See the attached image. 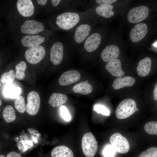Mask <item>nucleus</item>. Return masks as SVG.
<instances>
[{
    "instance_id": "obj_1",
    "label": "nucleus",
    "mask_w": 157,
    "mask_h": 157,
    "mask_svg": "<svg viewBox=\"0 0 157 157\" xmlns=\"http://www.w3.org/2000/svg\"><path fill=\"white\" fill-rule=\"evenodd\" d=\"M83 15L71 10L58 15L56 17V24L60 29L68 31L75 28L82 21Z\"/></svg>"
},
{
    "instance_id": "obj_2",
    "label": "nucleus",
    "mask_w": 157,
    "mask_h": 157,
    "mask_svg": "<svg viewBox=\"0 0 157 157\" xmlns=\"http://www.w3.org/2000/svg\"><path fill=\"white\" fill-rule=\"evenodd\" d=\"M137 108L136 103L133 99H125L118 105L115 111V115L118 119H125L135 113Z\"/></svg>"
},
{
    "instance_id": "obj_3",
    "label": "nucleus",
    "mask_w": 157,
    "mask_h": 157,
    "mask_svg": "<svg viewBox=\"0 0 157 157\" xmlns=\"http://www.w3.org/2000/svg\"><path fill=\"white\" fill-rule=\"evenodd\" d=\"M82 21L75 28L73 35V41L78 44L83 43L92 30L93 26L91 23Z\"/></svg>"
},
{
    "instance_id": "obj_4",
    "label": "nucleus",
    "mask_w": 157,
    "mask_h": 157,
    "mask_svg": "<svg viewBox=\"0 0 157 157\" xmlns=\"http://www.w3.org/2000/svg\"><path fill=\"white\" fill-rule=\"evenodd\" d=\"M81 147L83 152L86 157H93L98 149L97 142L91 132L85 134L82 137Z\"/></svg>"
},
{
    "instance_id": "obj_5",
    "label": "nucleus",
    "mask_w": 157,
    "mask_h": 157,
    "mask_svg": "<svg viewBox=\"0 0 157 157\" xmlns=\"http://www.w3.org/2000/svg\"><path fill=\"white\" fill-rule=\"evenodd\" d=\"M110 142L116 151L119 153L126 154L129 150L128 141L119 133H116L113 134L110 138Z\"/></svg>"
},
{
    "instance_id": "obj_6",
    "label": "nucleus",
    "mask_w": 157,
    "mask_h": 157,
    "mask_svg": "<svg viewBox=\"0 0 157 157\" xmlns=\"http://www.w3.org/2000/svg\"><path fill=\"white\" fill-rule=\"evenodd\" d=\"M45 50L42 46L39 45L28 49L25 53L26 60L29 63L35 64L40 62L44 57Z\"/></svg>"
},
{
    "instance_id": "obj_7",
    "label": "nucleus",
    "mask_w": 157,
    "mask_h": 157,
    "mask_svg": "<svg viewBox=\"0 0 157 157\" xmlns=\"http://www.w3.org/2000/svg\"><path fill=\"white\" fill-rule=\"evenodd\" d=\"M149 14V10L146 6H142L134 8L129 12L127 18L129 22L137 23L145 19Z\"/></svg>"
},
{
    "instance_id": "obj_8",
    "label": "nucleus",
    "mask_w": 157,
    "mask_h": 157,
    "mask_svg": "<svg viewBox=\"0 0 157 157\" xmlns=\"http://www.w3.org/2000/svg\"><path fill=\"white\" fill-rule=\"evenodd\" d=\"M40 104V97L38 93L34 91L29 92L27 97L26 112L31 115H36L39 110Z\"/></svg>"
},
{
    "instance_id": "obj_9",
    "label": "nucleus",
    "mask_w": 157,
    "mask_h": 157,
    "mask_svg": "<svg viewBox=\"0 0 157 157\" xmlns=\"http://www.w3.org/2000/svg\"><path fill=\"white\" fill-rule=\"evenodd\" d=\"M44 27L40 22L34 20L26 21L21 26V31L24 33L36 34L43 31Z\"/></svg>"
},
{
    "instance_id": "obj_10",
    "label": "nucleus",
    "mask_w": 157,
    "mask_h": 157,
    "mask_svg": "<svg viewBox=\"0 0 157 157\" xmlns=\"http://www.w3.org/2000/svg\"><path fill=\"white\" fill-rule=\"evenodd\" d=\"M50 59L52 63L57 65L62 62L63 57L64 47L60 42L54 43L50 49Z\"/></svg>"
},
{
    "instance_id": "obj_11",
    "label": "nucleus",
    "mask_w": 157,
    "mask_h": 157,
    "mask_svg": "<svg viewBox=\"0 0 157 157\" xmlns=\"http://www.w3.org/2000/svg\"><path fill=\"white\" fill-rule=\"evenodd\" d=\"M101 40L100 34L94 31L83 42L84 49L88 52L96 50L100 46Z\"/></svg>"
},
{
    "instance_id": "obj_12",
    "label": "nucleus",
    "mask_w": 157,
    "mask_h": 157,
    "mask_svg": "<svg viewBox=\"0 0 157 157\" xmlns=\"http://www.w3.org/2000/svg\"><path fill=\"white\" fill-rule=\"evenodd\" d=\"M147 31V27L146 24L144 23L137 24L130 32V39L133 42H139L144 38Z\"/></svg>"
},
{
    "instance_id": "obj_13",
    "label": "nucleus",
    "mask_w": 157,
    "mask_h": 157,
    "mask_svg": "<svg viewBox=\"0 0 157 157\" xmlns=\"http://www.w3.org/2000/svg\"><path fill=\"white\" fill-rule=\"evenodd\" d=\"M81 74L76 71L71 70L63 73L58 80L59 83L61 85H67L75 83L80 78Z\"/></svg>"
},
{
    "instance_id": "obj_14",
    "label": "nucleus",
    "mask_w": 157,
    "mask_h": 157,
    "mask_svg": "<svg viewBox=\"0 0 157 157\" xmlns=\"http://www.w3.org/2000/svg\"><path fill=\"white\" fill-rule=\"evenodd\" d=\"M119 54V50L117 46L115 45H108L102 51L101 56L104 62H108L117 59Z\"/></svg>"
},
{
    "instance_id": "obj_15",
    "label": "nucleus",
    "mask_w": 157,
    "mask_h": 157,
    "mask_svg": "<svg viewBox=\"0 0 157 157\" xmlns=\"http://www.w3.org/2000/svg\"><path fill=\"white\" fill-rule=\"evenodd\" d=\"M17 6L19 13L24 17H30L34 13V7L31 0H18Z\"/></svg>"
},
{
    "instance_id": "obj_16",
    "label": "nucleus",
    "mask_w": 157,
    "mask_h": 157,
    "mask_svg": "<svg viewBox=\"0 0 157 157\" xmlns=\"http://www.w3.org/2000/svg\"><path fill=\"white\" fill-rule=\"evenodd\" d=\"M105 68L113 76L121 77L125 74L122 70L121 61L118 59L107 63L105 65Z\"/></svg>"
},
{
    "instance_id": "obj_17",
    "label": "nucleus",
    "mask_w": 157,
    "mask_h": 157,
    "mask_svg": "<svg viewBox=\"0 0 157 157\" xmlns=\"http://www.w3.org/2000/svg\"><path fill=\"white\" fill-rule=\"evenodd\" d=\"M44 40V38L40 35H28L22 38L21 42L24 46L30 48L39 45Z\"/></svg>"
},
{
    "instance_id": "obj_18",
    "label": "nucleus",
    "mask_w": 157,
    "mask_h": 157,
    "mask_svg": "<svg viewBox=\"0 0 157 157\" xmlns=\"http://www.w3.org/2000/svg\"><path fill=\"white\" fill-rule=\"evenodd\" d=\"M113 8V6L111 4H103L98 5L93 8V12L103 17L109 18L114 14Z\"/></svg>"
},
{
    "instance_id": "obj_19",
    "label": "nucleus",
    "mask_w": 157,
    "mask_h": 157,
    "mask_svg": "<svg viewBox=\"0 0 157 157\" xmlns=\"http://www.w3.org/2000/svg\"><path fill=\"white\" fill-rule=\"evenodd\" d=\"M151 65V60L148 57H146L140 60L137 67L138 75L141 77L147 76L150 71Z\"/></svg>"
},
{
    "instance_id": "obj_20",
    "label": "nucleus",
    "mask_w": 157,
    "mask_h": 157,
    "mask_svg": "<svg viewBox=\"0 0 157 157\" xmlns=\"http://www.w3.org/2000/svg\"><path fill=\"white\" fill-rule=\"evenodd\" d=\"M135 79L132 76L117 77L114 81L112 86L114 89H119L125 87L132 86L135 83Z\"/></svg>"
},
{
    "instance_id": "obj_21",
    "label": "nucleus",
    "mask_w": 157,
    "mask_h": 157,
    "mask_svg": "<svg viewBox=\"0 0 157 157\" xmlns=\"http://www.w3.org/2000/svg\"><path fill=\"white\" fill-rule=\"evenodd\" d=\"M52 157H74L72 151L68 147L64 145L57 146L52 150Z\"/></svg>"
},
{
    "instance_id": "obj_22",
    "label": "nucleus",
    "mask_w": 157,
    "mask_h": 157,
    "mask_svg": "<svg viewBox=\"0 0 157 157\" xmlns=\"http://www.w3.org/2000/svg\"><path fill=\"white\" fill-rule=\"evenodd\" d=\"M67 101V96L60 93H53L50 96L48 103L53 107H56L65 104Z\"/></svg>"
},
{
    "instance_id": "obj_23",
    "label": "nucleus",
    "mask_w": 157,
    "mask_h": 157,
    "mask_svg": "<svg viewBox=\"0 0 157 157\" xmlns=\"http://www.w3.org/2000/svg\"><path fill=\"white\" fill-rule=\"evenodd\" d=\"M88 82L87 80L75 85L73 88V91L75 93H80L84 95L90 94L92 91L93 88Z\"/></svg>"
},
{
    "instance_id": "obj_24",
    "label": "nucleus",
    "mask_w": 157,
    "mask_h": 157,
    "mask_svg": "<svg viewBox=\"0 0 157 157\" xmlns=\"http://www.w3.org/2000/svg\"><path fill=\"white\" fill-rule=\"evenodd\" d=\"M3 117L7 123H10L14 121L16 118L15 111L13 108L10 105L6 106L3 111Z\"/></svg>"
},
{
    "instance_id": "obj_25",
    "label": "nucleus",
    "mask_w": 157,
    "mask_h": 157,
    "mask_svg": "<svg viewBox=\"0 0 157 157\" xmlns=\"http://www.w3.org/2000/svg\"><path fill=\"white\" fill-rule=\"evenodd\" d=\"M21 91V88L19 87L9 86L5 88L3 94L6 97L16 98L19 96Z\"/></svg>"
},
{
    "instance_id": "obj_26",
    "label": "nucleus",
    "mask_w": 157,
    "mask_h": 157,
    "mask_svg": "<svg viewBox=\"0 0 157 157\" xmlns=\"http://www.w3.org/2000/svg\"><path fill=\"white\" fill-rule=\"evenodd\" d=\"M26 68V64L24 61H21L16 65L15 77L19 80H23L25 77V72Z\"/></svg>"
},
{
    "instance_id": "obj_27",
    "label": "nucleus",
    "mask_w": 157,
    "mask_h": 157,
    "mask_svg": "<svg viewBox=\"0 0 157 157\" xmlns=\"http://www.w3.org/2000/svg\"><path fill=\"white\" fill-rule=\"evenodd\" d=\"M15 108L19 113H24L26 110V105L25 102L24 97L22 96H19L15 98L14 101Z\"/></svg>"
},
{
    "instance_id": "obj_28",
    "label": "nucleus",
    "mask_w": 157,
    "mask_h": 157,
    "mask_svg": "<svg viewBox=\"0 0 157 157\" xmlns=\"http://www.w3.org/2000/svg\"><path fill=\"white\" fill-rule=\"evenodd\" d=\"M15 77V73L13 69L3 73L0 78V82L2 83L12 82Z\"/></svg>"
},
{
    "instance_id": "obj_29",
    "label": "nucleus",
    "mask_w": 157,
    "mask_h": 157,
    "mask_svg": "<svg viewBox=\"0 0 157 157\" xmlns=\"http://www.w3.org/2000/svg\"><path fill=\"white\" fill-rule=\"evenodd\" d=\"M145 132L150 135H157V122L151 121L146 123L144 126Z\"/></svg>"
},
{
    "instance_id": "obj_30",
    "label": "nucleus",
    "mask_w": 157,
    "mask_h": 157,
    "mask_svg": "<svg viewBox=\"0 0 157 157\" xmlns=\"http://www.w3.org/2000/svg\"><path fill=\"white\" fill-rule=\"evenodd\" d=\"M138 157H157V147L149 148L142 152Z\"/></svg>"
},
{
    "instance_id": "obj_31",
    "label": "nucleus",
    "mask_w": 157,
    "mask_h": 157,
    "mask_svg": "<svg viewBox=\"0 0 157 157\" xmlns=\"http://www.w3.org/2000/svg\"><path fill=\"white\" fill-rule=\"evenodd\" d=\"M116 151L112 145H109L105 147L102 153L105 157H114Z\"/></svg>"
},
{
    "instance_id": "obj_32",
    "label": "nucleus",
    "mask_w": 157,
    "mask_h": 157,
    "mask_svg": "<svg viewBox=\"0 0 157 157\" xmlns=\"http://www.w3.org/2000/svg\"><path fill=\"white\" fill-rule=\"evenodd\" d=\"M94 110L99 113L103 115L110 116V111L104 106L101 105H96L94 106Z\"/></svg>"
},
{
    "instance_id": "obj_33",
    "label": "nucleus",
    "mask_w": 157,
    "mask_h": 157,
    "mask_svg": "<svg viewBox=\"0 0 157 157\" xmlns=\"http://www.w3.org/2000/svg\"><path fill=\"white\" fill-rule=\"evenodd\" d=\"M61 115L65 121L68 122L71 119L70 115L67 108L65 106H62L60 108Z\"/></svg>"
},
{
    "instance_id": "obj_34",
    "label": "nucleus",
    "mask_w": 157,
    "mask_h": 157,
    "mask_svg": "<svg viewBox=\"0 0 157 157\" xmlns=\"http://www.w3.org/2000/svg\"><path fill=\"white\" fill-rule=\"evenodd\" d=\"M116 0H96L94 1V3L98 5L103 4H111L117 1Z\"/></svg>"
},
{
    "instance_id": "obj_35",
    "label": "nucleus",
    "mask_w": 157,
    "mask_h": 157,
    "mask_svg": "<svg viewBox=\"0 0 157 157\" xmlns=\"http://www.w3.org/2000/svg\"><path fill=\"white\" fill-rule=\"evenodd\" d=\"M6 157H22L21 155L15 151H11L8 153Z\"/></svg>"
},
{
    "instance_id": "obj_36",
    "label": "nucleus",
    "mask_w": 157,
    "mask_h": 157,
    "mask_svg": "<svg viewBox=\"0 0 157 157\" xmlns=\"http://www.w3.org/2000/svg\"><path fill=\"white\" fill-rule=\"evenodd\" d=\"M155 88L153 92V97L155 100H157V82L154 86Z\"/></svg>"
},
{
    "instance_id": "obj_37",
    "label": "nucleus",
    "mask_w": 157,
    "mask_h": 157,
    "mask_svg": "<svg viewBox=\"0 0 157 157\" xmlns=\"http://www.w3.org/2000/svg\"><path fill=\"white\" fill-rule=\"evenodd\" d=\"M61 0H52L51 2L53 5L55 6H56L58 5Z\"/></svg>"
},
{
    "instance_id": "obj_38",
    "label": "nucleus",
    "mask_w": 157,
    "mask_h": 157,
    "mask_svg": "<svg viewBox=\"0 0 157 157\" xmlns=\"http://www.w3.org/2000/svg\"><path fill=\"white\" fill-rule=\"evenodd\" d=\"M37 2L40 5H45L47 0H37Z\"/></svg>"
},
{
    "instance_id": "obj_39",
    "label": "nucleus",
    "mask_w": 157,
    "mask_h": 157,
    "mask_svg": "<svg viewBox=\"0 0 157 157\" xmlns=\"http://www.w3.org/2000/svg\"><path fill=\"white\" fill-rule=\"evenodd\" d=\"M153 46L155 47H157V42L154 43L153 44Z\"/></svg>"
},
{
    "instance_id": "obj_40",
    "label": "nucleus",
    "mask_w": 157,
    "mask_h": 157,
    "mask_svg": "<svg viewBox=\"0 0 157 157\" xmlns=\"http://www.w3.org/2000/svg\"><path fill=\"white\" fill-rule=\"evenodd\" d=\"M0 157H6L3 155L0 154Z\"/></svg>"
},
{
    "instance_id": "obj_41",
    "label": "nucleus",
    "mask_w": 157,
    "mask_h": 157,
    "mask_svg": "<svg viewBox=\"0 0 157 157\" xmlns=\"http://www.w3.org/2000/svg\"><path fill=\"white\" fill-rule=\"evenodd\" d=\"M1 99H0V106H1Z\"/></svg>"
},
{
    "instance_id": "obj_42",
    "label": "nucleus",
    "mask_w": 157,
    "mask_h": 157,
    "mask_svg": "<svg viewBox=\"0 0 157 157\" xmlns=\"http://www.w3.org/2000/svg\"><path fill=\"white\" fill-rule=\"evenodd\" d=\"M138 110H139V109L138 108H137V109H136V111H138Z\"/></svg>"
}]
</instances>
